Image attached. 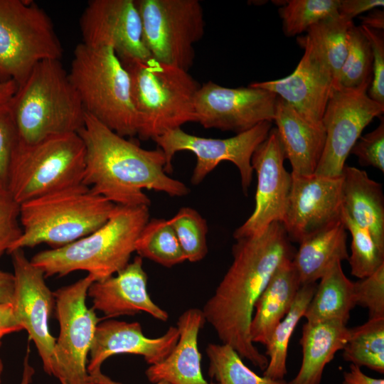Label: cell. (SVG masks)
Here are the masks:
<instances>
[{
  "label": "cell",
  "instance_id": "obj_47",
  "mask_svg": "<svg viewBox=\"0 0 384 384\" xmlns=\"http://www.w3.org/2000/svg\"><path fill=\"white\" fill-rule=\"evenodd\" d=\"M362 26L373 30L383 31L384 12L380 8L374 9L366 15L360 17Z\"/></svg>",
  "mask_w": 384,
  "mask_h": 384
},
{
  "label": "cell",
  "instance_id": "obj_5",
  "mask_svg": "<svg viewBox=\"0 0 384 384\" xmlns=\"http://www.w3.org/2000/svg\"><path fill=\"white\" fill-rule=\"evenodd\" d=\"M115 204L82 183L20 205L22 234L8 253L47 244L58 248L104 225Z\"/></svg>",
  "mask_w": 384,
  "mask_h": 384
},
{
  "label": "cell",
  "instance_id": "obj_23",
  "mask_svg": "<svg viewBox=\"0 0 384 384\" xmlns=\"http://www.w3.org/2000/svg\"><path fill=\"white\" fill-rule=\"evenodd\" d=\"M273 122L285 159L290 162L291 174L298 176L314 174L324 147V127L309 122L279 97L277 100Z\"/></svg>",
  "mask_w": 384,
  "mask_h": 384
},
{
  "label": "cell",
  "instance_id": "obj_11",
  "mask_svg": "<svg viewBox=\"0 0 384 384\" xmlns=\"http://www.w3.org/2000/svg\"><path fill=\"white\" fill-rule=\"evenodd\" d=\"M93 282L87 274L54 292L60 331L48 375L60 384H88L87 357L100 321L86 304L87 290Z\"/></svg>",
  "mask_w": 384,
  "mask_h": 384
},
{
  "label": "cell",
  "instance_id": "obj_41",
  "mask_svg": "<svg viewBox=\"0 0 384 384\" xmlns=\"http://www.w3.org/2000/svg\"><path fill=\"white\" fill-rule=\"evenodd\" d=\"M351 154L358 158L361 166H373L384 172V120L383 116L380 117L379 125L375 129L360 137L353 146Z\"/></svg>",
  "mask_w": 384,
  "mask_h": 384
},
{
  "label": "cell",
  "instance_id": "obj_6",
  "mask_svg": "<svg viewBox=\"0 0 384 384\" xmlns=\"http://www.w3.org/2000/svg\"><path fill=\"white\" fill-rule=\"evenodd\" d=\"M122 63L130 78L139 139L154 140L167 131L196 122L194 100L201 85L188 71L152 58Z\"/></svg>",
  "mask_w": 384,
  "mask_h": 384
},
{
  "label": "cell",
  "instance_id": "obj_8",
  "mask_svg": "<svg viewBox=\"0 0 384 384\" xmlns=\"http://www.w3.org/2000/svg\"><path fill=\"white\" fill-rule=\"evenodd\" d=\"M85 147L78 133L50 137L31 144L18 143L8 191L19 204L82 183Z\"/></svg>",
  "mask_w": 384,
  "mask_h": 384
},
{
  "label": "cell",
  "instance_id": "obj_51",
  "mask_svg": "<svg viewBox=\"0 0 384 384\" xmlns=\"http://www.w3.org/2000/svg\"><path fill=\"white\" fill-rule=\"evenodd\" d=\"M4 370V364L2 360L0 358V384L1 383V376Z\"/></svg>",
  "mask_w": 384,
  "mask_h": 384
},
{
  "label": "cell",
  "instance_id": "obj_34",
  "mask_svg": "<svg viewBox=\"0 0 384 384\" xmlns=\"http://www.w3.org/2000/svg\"><path fill=\"white\" fill-rule=\"evenodd\" d=\"M206 352L208 375L217 384H287L284 380H273L255 373L228 344L209 343Z\"/></svg>",
  "mask_w": 384,
  "mask_h": 384
},
{
  "label": "cell",
  "instance_id": "obj_37",
  "mask_svg": "<svg viewBox=\"0 0 384 384\" xmlns=\"http://www.w3.org/2000/svg\"><path fill=\"white\" fill-rule=\"evenodd\" d=\"M186 260L196 262L203 260L208 252L206 220L195 209L183 207L169 219Z\"/></svg>",
  "mask_w": 384,
  "mask_h": 384
},
{
  "label": "cell",
  "instance_id": "obj_29",
  "mask_svg": "<svg viewBox=\"0 0 384 384\" xmlns=\"http://www.w3.org/2000/svg\"><path fill=\"white\" fill-rule=\"evenodd\" d=\"M317 284H303L299 289L287 314L272 331L265 345L267 366L263 375L273 380H284L287 374V350L292 335L314 295Z\"/></svg>",
  "mask_w": 384,
  "mask_h": 384
},
{
  "label": "cell",
  "instance_id": "obj_50",
  "mask_svg": "<svg viewBox=\"0 0 384 384\" xmlns=\"http://www.w3.org/2000/svg\"><path fill=\"white\" fill-rule=\"evenodd\" d=\"M29 350L28 348L26 355L23 361V368L22 378L19 384H31L35 374L34 368L29 364L28 361Z\"/></svg>",
  "mask_w": 384,
  "mask_h": 384
},
{
  "label": "cell",
  "instance_id": "obj_10",
  "mask_svg": "<svg viewBox=\"0 0 384 384\" xmlns=\"http://www.w3.org/2000/svg\"><path fill=\"white\" fill-rule=\"evenodd\" d=\"M145 46L152 58L186 71L193 66L194 44L205 32L198 0H135Z\"/></svg>",
  "mask_w": 384,
  "mask_h": 384
},
{
  "label": "cell",
  "instance_id": "obj_20",
  "mask_svg": "<svg viewBox=\"0 0 384 384\" xmlns=\"http://www.w3.org/2000/svg\"><path fill=\"white\" fill-rule=\"evenodd\" d=\"M178 338L177 326H170L161 336L149 338L137 321H104L97 324L95 330L87 373L90 375L100 371L104 361L117 354L139 355L150 366L157 364L170 354Z\"/></svg>",
  "mask_w": 384,
  "mask_h": 384
},
{
  "label": "cell",
  "instance_id": "obj_16",
  "mask_svg": "<svg viewBox=\"0 0 384 384\" xmlns=\"http://www.w3.org/2000/svg\"><path fill=\"white\" fill-rule=\"evenodd\" d=\"M284 159L277 129L272 127L251 159L257 177L255 208L250 217L235 230V240L258 235L272 223L282 222L292 183V174L284 166Z\"/></svg>",
  "mask_w": 384,
  "mask_h": 384
},
{
  "label": "cell",
  "instance_id": "obj_40",
  "mask_svg": "<svg viewBox=\"0 0 384 384\" xmlns=\"http://www.w3.org/2000/svg\"><path fill=\"white\" fill-rule=\"evenodd\" d=\"M19 213L20 205L7 189L0 188V257L22 234Z\"/></svg>",
  "mask_w": 384,
  "mask_h": 384
},
{
  "label": "cell",
  "instance_id": "obj_15",
  "mask_svg": "<svg viewBox=\"0 0 384 384\" xmlns=\"http://www.w3.org/2000/svg\"><path fill=\"white\" fill-rule=\"evenodd\" d=\"M14 267L13 314L26 330L48 375L56 338L50 331L49 320L55 306L54 292L47 286L43 272L29 260L23 249L9 253Z\"/></svg>",
  "mask_w": 384,
  "mask_h": 384
},
{
  "label": "cell",
  "instance_id": "obj_28",
  "mask_svg": "<svg viewBox=\"0 0 384 384\" xmlns=\"http://www.w3.org/2000/svg\"><path fill=\"white\" fill-rule=\"evenodd\" d=\"M304 317L307 322L336 320L347 324L356 306L354 285L336 262L321 277Z\"/></svg>",
  "mask_w": 384,
  "mask_h": 384
},
{
  "label": "cell",
  "instance_id": "obj_24",
  "mask_svg": "<svg viewBox=\"0 0 384 384\" xmlns=\"http://www.w3.org/2000/svg\"><path fill=\"white\" fill-rule=\"evenodd\" d=\"M301 286L292 259L282 262L255 303L250 325L253 343H267L274 328L291 308Z\"/></svg>",
  "mask_w": 384,
  "mask_h": 384
},
{
  "label": "cell",
  "instance_id": "obj_49",
  "mask_svg": "<svg viewBox=\"0 0 384 384\" xmlns=\"http://www.w3.org/2000/svg\"><path fill=\"white\" fill-rule=\"evenodd\" d=\"M88 384H123L111 379L107 375L103 374L101 370L88 375ZM153 384H171L165 381H160Z\"/></svg>",
  "mask_w": 384,
  "mask_h": 384
},
{
  "label": "cell",
  "instance_id": "obj_33",
  "mask_svg": "<svg viewBox=\"0 0 384 384\" xmlns=\"http://www.w3.org/2000/svg\"><path fill=\"white\" fill-rule=\"evenodd\" d=\"M353 21L339 14L311 26L305 36L316 46L326 60L338 88L339 73L347 53L348 31Z\"/></svg>",
  "mask_w": 384,
  "mask_h": 384
},
{
  "label": "cell",
  "instance_id": "obj_18",
  "mask_svg": "<svg viewBox=\"0 0 384 384\" xmlns=\"http://www.w3.org/2000/svg\"><path fill=\"white\" fill-rule=\"evenodd\" d=\"M298 41L304 53L292 74L250 85L274 93L306 121L323 126V116L335 88L334 78L326 60L311 41L305 36Z\"/></svg>",
  "mask_w": 384,
  "mask_h": 384
},
{
  "label": "cell",
  "instance_id": "obj_4",
  "mask_svg": "<svg viewBox=\"0 0 384 384\" xmlns=\"http://www.w3.org/2000/svg\"><path fill=\"white\" fill-rule=\"evenodd\" d=\"M20 144L78 133L85 111L60 60L38 63L9 102Z\"/></svg>",
  "mask_w": 384,
  "mask_h": 384
},
{
  "label": "cell",
  "instance_id": "obj_25",
  "mask_svg": "<svg viewBox=\"0 0 384 384\" xmlns=\"http://www.w3.org/2000/svg\"><path fill=\"white\" fill-rule=\"evenodd\" d=\"M342 211L368 229L384 249V196L382 184L367 172L345 165L342 172Z\"/></svg>",
  "mask_w": 384,
  "mask_h": 384
},
{
  "label": "cell",
  "instance_id": "obj_38",
  "mask_svg": "<svg viewBox=\"0 0 384 384\" xmlns=\"http://www.w3.org/2000/svg\"><path fill=\"white\" fill-rule=\"evenodd\" d=\"M356 306L368 311V319L384 317V265L369 276L353 282Z\"/></svg>",
  "mask_w": 384,
  "mask_h": 384
},
{
  "label": "cell",
  "instance_id": "obj_44",
  "mask_svg": "<svg viewBox=\"0 0 384 384\" xmlns=\"http://www.w3.org/2000/svg\"><path fill=\"white\" fill-rule=\"evenodd\" d=\"M21 330L14 316L11 303H0V345L4 336Z\"/></svg>",
  "mask_w": 384,
  "mask_h": 384
},
{
  "label": "cell",
  "instance_id": "obj_3",
  "mask_svg": "<svg viewBox=\"0 0 384 384\" xmlns=\"http://www.w3.org/2000/svg\"><path fill=\"white\" fill-rule=\"evenodd\" d=\"M149 220V206L116 205L107 222L92 233L65 246L36 253L31 260L45 277L83 270L95 282L124 269Z\"/></svg>",
  "mask_w": 384,
  "mask_h": 384
},
{
  "label": "cell",
  "instance_id": "obj_42",
  "mask_svg": "<svg viewBox=\"0 0 384 384\" xmlns=\"http://www.w3.org/2000/svg\"><path fill=\"white\" fill-rule=\"evenodd\" d=\"M367 36L373 51V77L367 92L369 97L384 106V36L383 31L360 26Z\"/></svg>",
  "mask_w": 384,
  "mask_h": 384
},
{
  "label": "cell",
  "instance_id": "obj_46",
  "mask_svg": "<svg viewBox=\"0 0 384 384\" xmlns=\"http://www.w3.org/2000/svg\"><path fill=\"white\" fill-rule=\"evenodd\" d=\"M14 287L13 274L0 270V303H11Z\"/></svg>",
  "mask_w": 384,
  "mask_h": 384
},
{
  "label": "cell",
  "instance_id": "obj_35",
  "mask_svg": "<svg viewBox=\"0 0 384 384\" xmlns=\"http://www.w3.org/2000/svg\"><path fill=\"white\" fill-rule=\"evenodd\" d=\"M341 220L351 235V255L348 258L351 273L359 279L366 277L384 265V249L368 229L357 225L342 210Z\"/></svg>",
  "mask_w": 384,
  "mask_h": 384
},
{
  "label": "cell",
  "instance_id": "obj_26",
  "mask_svg": "<svg viewBox=\"0 0 384 384\" xmlns=\"http://www.w3.org/2000/svg\"><path fill=\"white\" fill-rule=\"evenodd\" d=\"M348 338L349 329L339 321H306L300 338L301 367L287 384H320L326 366L343 348Z\"/></svg>",
  "mask_w": 384,
  "mask_h": 384
},
{
  "label": "cell",
  "instance_id": "obj_39",
  "mask_svg": "<svg viewBox=\"0 0 384 384\" xmlns=\"http://www.w3.org/2000/svg\"><path fill=\"white\" fill-rule=\"evenodd\" d=\"M18 143L9 103L0 104V188H8L11 163Z\"/></svg>",
  "mask_w": 384,
  "mask_h": 384
},
{
  "label": "cell",
  "instance_id": "obj_13",
  "mask_svg": "<svg viewBox=\"0 0 384 384\" xmlns=\"http://www.w3.org/2000/svg\"><path fill=\"white\" fill-rule=\"evenodd\" d=\"M383 112L384 106L371 100L366 90L334 89L322 119L325 144L314 174L341 177L346 161L363 129Z\"/></svg>",
  "mask_w": 384,
  "mask_h": 384
},
{
  "label": "cell",
  "instance_id": "obj_14",
  "mask_svg": "<svg viewBox=\"0 0 384 384\" xmlns=\"http://www.w3.org/2000/svg\"><path fill=\"white\" fill-rule=\"evenodd\" d=\"M277 96L250 86L226 87L213 81L200 86L194 100L196 122L206 129L239 134L273 122Z\"/></svg>",
  "mask_w": 384,
  "mask_h": 384
},
{
  "label": "cell",
  "instance_id": "obj_43",
  "mask_svg": "<svg viewBox=\"0 0 384 384\" xmlns=\"http://www.w3.org/2000/svg\"><path fill=\"white\" fill-rule=\"evenodd\" d=\"M384 6L383 0H340L338 14L348 21L366 11Z\"/></svg>",
  "mask_w": 384,
  "mask_h": 384
},
{
  "label": "cell",
  "instance_id": "obj_12",
  "mask_svg": "<svg viewBox=\"0 0 384 384\" xmlns=\"http://www.w3.org/2000/svg\"><path fill=\"white\" fill-rule=\"evenodd\" d=\"M272 126V122H262L249 130L225 139L201 137L176 128L167 131L153 141L165 155L166 174L172 173V159L178 151H191L196 157L191 178L193 185L201 183L220 162L228 161L238 168L242 188L246 193L254 171L251 164L252 154L266 139Z\"/></svg>",
  "mask_w": 384,
  "mask_h": 384
},
{
  "label": "cell",
  "instance_id": "obj_48",
  "mask_svg": "<svg viewBox=\"0 0 384 384\" xmlns=\"http://www.w3.org/2000/svg\"><path fill=\"white\" fill-rule=\"evenodd\" d=\"M17 89L18 85L14 81L0 82V104L9 102Z\"/></svg>",
  "mask_w": 384,
  "mask_h": 384
},
{
  "label": "cell",
  "instance_id": "obj_27",
  "mask_svg": "<svg viewBox=\"0 0 384 384\" xmlns=\"http://www.w3.org/2000/svg\"><path fill=\"white\" fill-rule=\"evenodd\" d=\"M346 240L341 219L302 240L292 259L302 285L316 283L336 262L348 260Z\"/></svg>",
  "mask_w": 384,
  "mask_h": 384
},
{
  "label": "cell",
  "instance_id": "obj_19",
  "mask_svg": "<svg viewBox=\"0 0 384 384\" xmlns=\"http://www.w3.org/2000/svg\"><path fill=\"white\" fill-rule=\"evenodd\" d=\"M292 176L282 222L290 241L304 238L341 219L342 176Z\"/></svg>",
  "mask_w": 384,
  "mask_h": 384
},
{
  "label": "cell",
  "instance_id": "obj_22",
  "mask_svg": "<svg viewBox=\"0 0 384 384\" xmlns=\"http://www.w3.org/2000/svg\"><path fill=\"white\" fill-rule=\"evenodd\" d=\"M206 319L202 310L190 308L178 317L179 338L173 351L161 362L151 365L145 371L152 383L165 381L171 384H215L203 377L198 334Z\"/></svg>",
  "mask_w": 384,
  "mask_h": 384
},
{
  "label": "cell",
  "instance_id": "obj_36",
  "mask_svg": "<svg viewBox=\"0 0 384 384\" xmlns=\"http://www.w3.org/2000/svg\"><path fill=\"white\" fill-rule=\"evenodd\" d=\"M340 0H290L285 1L279 14L284 33L292 37L306 31L325 18L338 15Z\"/></svg>",
  "mask_w": 384,
  "mask_h": 384
},
{
  "label": "cell",
  "instance_id": "obj_17",
  "mask_svg": "<svg viewBox=\"0 0 384 384\" xmlns=\"http://www.w3.org/2000/svg\"><path fill=\"white\" fill-rule=\"evenodd\" d=\"M80 27L83 43L110 46L122 62L151 58L143 36L135 0H92L83 11Z\"/></svg>",
  "mask_w": 384,
  "mask_h": 384
},
{
  "label": "cell",
  "instance_id": "obj_1",
  "mask_svg": "<svg viewBox=\"0 0 384 384\" xmlns=\"http://www.w3.org/2000/svg\"><path fill=\"white\" fill-rule=\"evenodd\" d=\"M235 240L232 264L202 311L221 343L265 370L268 358L250 336L255 305L274 271L284 260L293 259L295 250L281 222Z\"/></svg>",
  "mask_w": 384,
  "mask_h": 384
},
{
  "label": "cell",
  "instance_id": "obj_9",
  "mask_svg": "<svg viewBox=\"0 0 384 384\" xmlns=\"http://www.w3.org/2000/svg\"><path fill=\"white\" fill-rule=\"evenodd\" d=\"M62 54L43 9L31 1L0 0V82L14 81L18 87L38 63Z\"/></svg>",
  "mask_w": 384,
  "mask_h": 384
},
{
  "label": "cell",
  "instance_id": "obj_7",
  "mask_svg": "<svg viewBox=\"0 0 384 384\" xmlns=\"http://www.w3.org/2000/svg\"><path fill=\"white\" fill-rule=\"evenodd\" d=\"M68 75L87 113L122 137L137 135L129 75L112 48L79 43Z\"/></svg>",
  "mask_w": 384,
  "mask_h": 384
},
{
  "label": "cell",
  "instance_id": "obj_30",
  "mask_svg": "<svg viewBox=\"0 0 384 384\" xmlns=\"http://www.w3.org/2000/svg\"><path fill=\"white\" fill-rule=\"evenodd\" d=\"M343 358L358 367L384 373V317L368 319L349 329V338L344 346Z\"/></svg>",
  "mask_w": 384,
  "mask_h": 384
},
{
  "label": "cell",
  "instance_id": "obj_21",
  "mask_svg": "<svg viewBox=\"0 0 384 384\" xmlns=\"http://www.w3.org/2000/svg\"><path fill=\"white\" fill-rule=\"evenodd\" d=\"M142 259L137 255L116 275L91 284L87 297L92 299L94 311H101L107 319L145 312L161 321L169 319L167 311L156 304L148 293Z\"/></svg>",
  "mask_w": 384,
  "mask_h": 384
},
{
  "label": "cell",
  "instance_id": "obj_2",
  "mask_svg": "<svg viewBox=\"0 0 384 384\" xmlns=\"http://www.w3.org/2000/svg\"><path fill=\"white\" fill-rule=\"evenodd\" d=\"M78 134L85 147L82 183L115 205L149 206L144 190L183 197L190 189L165 171L163 151L145 149L85 112Z\"/></svg>",
  "mask_w": 384,
  "mask_h": 384
},
{
  "label": "cell",
  "instance_id": "obj_32",
  "mask_svg": "<svg viewBox=\"0 0 384 384\" xmlns=\"http://www.w3.org/2000/svg\"><path fill=\"white\" fill-rule=\"evenodd\" d=\"M373 77L371 45L361 26L348 31L347 53L340 70L338 88L368 91Z\"/></svg>",
  "mask_w": 384,
  "mask_h": 384
},
{
  "label": "cell",
  "instance_id": "obj_45",
  "mask_svg": "<svg viewBox=\"0 0 384 384\" xmlns=\"http://www.w3.org/2000/svg\"><path fill=\"white\" fill-rule=\"evenodd\" d=\"M341 384H384V379L371 378L360 367L351 364L348 370L343 373Z\"/></svg>",
  "mask_w": 384,
  "mask_h": 384
},
{
  "label": "cell",
  "instance_id": "obj_31",
  "mask_svg": "<svg viewBox=\"0 0 384 384\" xmlns=\"http://www.w3.org/2000/svg\"><path fill=\"white\" fill-rule=\"evenodd\" d=\"M135 252L166 267L186 261L184 253L169 220H149L136 243Z\"/></svg>",
  "mask_w": 384,
  "mask_h": 384
}]
</instances>
